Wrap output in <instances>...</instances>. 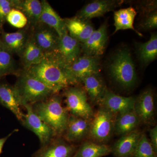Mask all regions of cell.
<instances>
[{
    "label": "cell",
    "mask_w": 157,
    "mask_h": 157,
    "mask_svg": "<svg viewBox=\"0 0 157 157\" xmlns=\"http://www.w3.org/2000/svg\"><path fill=\"white\" fill-rule=\"evenodd\" d=\"M134 110L140 122L151 123L155 116V102L152 90H144L135 100Z\"/></svg>",
    "instance_id": "2e32d148"
},
{
    "label": "cell",
    "mask_w": 157,
    "mask_h": 157,
    "mask_svg": "<svg viewBox=\"0 0 157 157\" xmlns=\"http://www.w3.org/2000/svg\"><path fill=\"white\" fill-rule=\"evenodd\" d=\"M108 38L107 24L105 23L94 31L86 42L81 43L82 53L88 56L100 58L105 51Z\"/></svg>",
    "instance_id": "9c48e42d"
},
{
    "label": "cell",
    "mask_w": 157,
    "mask_h": 157,
    "mask_svg": "<svg viewBox=\"0 0 157 157\" xmlns=\"http://www.w3.org/2000/svg\"><path fill=\"white\" fill-rule=\"evenodd\" d=\"M137 9L142 17L157 11V1H144L137 6Z\"/></svg>",
    "instance_id": "836d02e7"
},
{
    "label": "cell",
    "mask_w": 157,
    "mask_h": 157,
    "mask_svg": "<svg viewBox=\"0 0 157 157\" xmlns=\"http://www.w3.org/2000/svg\"><path fill=\"white\" fill-rule=\"evenodd\" d=\"M108 69L111 78L124 88L132 87L137 82L135 64L128 48H121L114 54Z\"/></svg>",
    "instance_id": "3957f363"
},
{
    "label": "cell",
    "mask_w": 157,
    "mask_h": 157,
    "mask_svg": "<svg viewBox=\"0 0 157 157\" xmlns=\"http://www.w3.org/2000/svg\"><path fill=\"white\" fill-rule=\"evenodd\" d=\"M0 104L11 111L17 119L22 122L24 113L21 107V100L14 86L0 80Z\"/></svg>",
    "instance_id": "30bf717a"
},
{
    "label": "cell",
    "mask_w": 157,
    "mask_h": 157,
    "mask_svg": "<svg viewBox=\"0 0 157 157\" xmlns=\"http://www.w3.org/2000/svg\"><path fill=\"white\" fill-rule=\"evenodd\" d=\"M135 100L133 97H123L107 90L99 104L115 115L134 109Z\"/></svg>",
    "instance_id": "4fadbf2b"
},
{
    "label": "cell",
    "mask_w": 157,
    "mask_h": 157,
    "mask_svg": "<svg viewBox=\"0 0 157 157\" xmlns=\"http://www.w3.org/2000/svg\"><path fill=\"white\" fill-rule=\"evenodd\" d=\"M141 135V132L136 130L122 136L112 147L114 157H132Z\"/></svg>",
    "instance_id": "d6986e66"
},
{
    "label": "cell",
    "mask_w": 157,
    "mask_h": 157,
    "mask_svg": "<svg viewBox=\"0 0 157 157\" xmlns=\"http://www.w3.org/2000/svg\"><path fill=\"white\" fill-rule=\"evenodd\" d=\"M16 76L17 81L14 86L21 100L22 106L24 104L33 105L45 101L56 94L42 82L23 70H19Z\"/></svg>",
    "instance_id": "277c9868"
},
{
    "label": "cell",
    "mask_w": 157,
    "mask_h": 157,
    "mask_svg": "<svg viewBox=\"0 0 157 157\" xmlns=\"http://www.w3.org/2000/svg\"><path fill=\"white\" fill-rule=\"evenodd\" d=\"M150 143L153 147L155 152H157V126L150 130Z\"/></svg>",
    "instance_id": "e575fe53"
},
{
    "label": "cell",
    "mask_w": 157,
    "mask_h": 157,
    "mask_svg": "<svg viewBox=\"0 0 157 157\" xmlns=\"http://www.w3.org/2000/svg\"><path fill=\"white\" fill-rule=\"evenodd\" d=\"M41 2L42 10L40 22L53 29L58 34L60 38H61L68 33L64 19L60 17L47 1L43 0Z\"/></svg>",
    "instance_id": "44dd1931"
},
{
    "label": "cell",
    "mask_w": 157,
    "mask_h": 157,
    "mask_svg": "<svg viewBox=\"0 0 157 157\" xmlns=\"http://www.w3.org/2000/svg\"><path fill=\"white\" fill-rule=\"evenodd\" d=\"M137 54L140 63L144 66L148 65L156 59L157 56V35L156 33L151 34L148 41L138 43Z\"/></svg>",
    "instance_id": "83f0119b"
},
{
    "label": "cell",
    "mask_w": 157,
    "mask_h": 157,
    "mask_svg": "<svg viewBox=\"0 0 157 157\" xmlns=\"http://www.w3.org/2000/svg\"><path fill=\"white\" fill-rule=\"evenodd\" d=\"M17 70L13 54L0 41V80L9 75L16 76Z\"/></svg>",
    "instance_id": "f1b7e54d"
},
{
    "label": "cell",
    "mask_w": 157,
    "mask_h": 157,
    "mask_svg": "<svg viewBox=\"0 0 157 157\" xmlns=\"http://www.w3.org/2000/svg\"><path fill=\"white\" fill-rule=\"evenodd\" d=\"M15 8V0H0V33L4 31V26L8 14Z\"/></svg>",
    "instance_id": "1f68e13d"
},
{
    "label": "cell",
    "mask_w": 157,
    "mask_h": 157,
    "mask_svg": "<svg viewBox=\"0 0 157 157\" xmlns=\"http://www.w3.org/2000/svg\"><path fill=\"white\" fill-rule=\"evenodd\" d=\"M112 153V147L105 144L86 141L77 149L73 157H103Z\"/></svg>",
    "instance_id": "4316f807"
},
{
    "label": "cell",
    "mask_w": 157,
    "mask_h": 157,
    "mask_svg": "<svg viewBox=\"0 0 157 157\" xmlns=\"http://www.w3.org/2000/svg\"><path fill=\"white\" fill-rule=\"evenodd\" d=\"M136 14V10L132 7L114 11V25L115 30L113 34L122 30L131 29L135 31L139 36H142V34L136 30L134 27V20Z\"/></svg>",
    "instance_id": "484cf974"
},
{
    "label": "cell",
    "mask_w": 157,
    "mask_h": 157,
    "mask_svg": "<svg viewBox=\"0 0 157 157\" xmlns=\"http://www.w3.org/2000/svg\"><path fill=\"white\" fill-rule=\"evenodd\" d=\"M140 122L134 109L117 114L115 118L114 132L123 136L136 130Z\"/></svg>",
    "instance_id": "d4e9b609"
},
{
    "label": "cell",
    "mask_w": 157,
    "mask_h": 157,
    "mask_svg": "<svg viewBox=\"0 0 157 157\" xmlns=\"http://www.w3.org/2000/svg\"><path fill=\"white\" fill-rule=\"evenodd\" d=\"M90 122L83 118L70 115L64 133L65 139L70 142L83 139L88 135Z\"/></svg>",
    "instance_id": "ac0fdd59"
},
{
    "label": "cell",
    "mask_w": 157,
    "mask_h": 157,
    "mask_svg": "<svg viewBox=\"0 0 157 157\" xmlns=\"http://www.w3.org/2000/svg\"><path fill=\"white\" fill-rule=\"evenodd\" d=\"M139 29L143 31L150 30L157 27V11L151 14L144 16L138 25Z\"/></svg>",
    "instance_id": "d6a6232c"
},
{
    "label": "cell",
    "mask_w": 157,
    "mask_h": 157,
    "mask_svg": "<svg viewBox=\"0 0 157 157\" xmlns=\"http://www.w3.org/2000/svg\"><path fill=\"white\" fill-rule=\"evenodd\" d=\"M70 66L54 51L44 53L39 63L24 71L42 82L56 94L79 83L70 72Z\"/></svg>",
    "instance_id": "6da1fadb"
},
{
    "label": "cell",
    "mask_w": 157,
    "mask_h": 157,
    "mask_svg": "<svg viewBox=\"0 0 157 157\" xmlns=\"http://www.w3.org/2000/svg\"><path fill=\"white\" fill-rule=\"evenodd\" d=\"M82 82L92 104H99L107 90L100 73L85 77Z\"/></svg>",
    "instance_id": "7402d4cb"
},
{
    "label": "cell",
    "mask_w": 157,
    "mask_h": 157,
    "mask_svg": "<svg viewBox=\"0 0 157 157\" xmlns=\"http://www.w3.org/2000/svg\"><path fill=\"white\" fill-rule=\"evenodd\" d=\"M115 120L114 114L101 107L94 113L88 135L94 142L105 143L110 139L114 132Z\"/></svg>",
    "instance_id": "5b68a950"
},
{
    "label": "cell",
    "mask_w": 157,
    "mask_h": 157,
    "mask_svg": "<svg viewBox=\"0 0 157 157\" xmlns=\"http://www.w3.org/2000/svg\"><path fill=\"white\" fill-rule=\"evenodd\" d=\"M121 2L113 0L93 1L79 10L75 16L82 20L89 21L92 18L102 17L107 12L113 11Z\"/></svg>",
    "instance_id": "9a60e30c"
},
{
    "label": "cell",
    "mask_w": 157,
    "mask_h": 157,
    "mask_svg": "<svg viewBox=\"0 0 157 157\" xmlns=\"http://www.w3.org/2000/svg\"><path fill=\"white\" fill-rule=\"evenodd\" d=\"M25 15L30 27L40 22L42 10L41 2L38 0H15V8Z\"/></svg>",
    "instance_id": "603a6c76"
},
{
    "label": "cell",
    "mask_w": 157,
    "mask_h": 157,
    "mask_svg": "<svg viewBox=\"0 0 157 157\" xmlns=\"http://www.w3.org/2000/svg\"><path fill=\"white\" fill-rule=\"evenodd\" d=\"M100 69L99 58L84 54L78 57L70 66V72L78 83L88 76L100 73Z\"/></svg>",
    "instance_id": "7c38bea8"
},
{
    "label": "cell",
    "mask_w": 157,
    "mask_h": 157,
    "mask_svg": "<svg viewBox=\"0 0 157 157\" xmlns=\"http://www.w3.org/2000/svg\"><path fill=\"white\" fill-rule=\"evenodd\" d=\"M64 96L66 108L71 115L91 121L94 113L88 102L84 89L77 86H70L65 89Z\"/></svg>",
    "instance_id": "8992f818"
},
{
    "label": "cell",
    "mask_w": 157,
    "mask_h": 157,
    "mask_svg": "<svg viewBox=\"0 0 157 157\" xmlns=\"http://www.w3.org/2000/svg\"><path fill=\"white\" fill-rule=\"evenodd\" d=\"M64 20L68 33L81 43L86 42L95 30L90 21L82 20L76 16Z\"/></svg>",
    "instance_id": "ffe728a7"
},
{
    "label": "cell",
    "mask_w": 157,
    "mask_h": 157,
    "mask_svg": "<svg viewBox=\"0 0 157 157\" xmlns=\"http://www.w3.org/2000/svg\"><path fill=\"white\" fill-rule=\"evenodd\" d=\"M55 51L70 65L81 55V43L67 33L60 38L58 46Z\"/></svg>",
    "instance_id": "e0dca14e"
},
{
    "label": "cell",
    "mask_w": 157,
    "mask_h": 157,
    "mask_svg": "<svg viewBox=\"0 0 157 157\" xmlns=\"http://www.w3.org/2000/svg\"><path fill=\"white\" fill-rule=\"evenodd\" d=\"M23 107L26 110V114L25 115L22 121L23 125L34 132L38 136L41 146H44L50 142L55 137H56L53 129L43 121L34 112L32 105L24 104Z\"/></svg>",
    "instance_id": "52a82bcc"
},
{
    "label": "cell",
    "mask_w": 157,
    "mask_h": 157,
    "mask_svg": "<svg viewBox=\"0 0 157 157\" xmlns=\"http://www.w3.org/2000/svg\"><path fill=\"white\" fill-rule=\"evenodd\" d=\"M76 150V147L56 136L41 146L34 153L33 157H73Z\"/></svg>",
    "instance_id": "8fae6325"
},
{
    "label": "cell",
    "mask_w": 157,
    "mask_h": 157,
    "mask_svg": "<svg viewBox=\"0 0 157 157\" xmlns=\"http://www.w3.org/2000/svg\"><path fill=\"white\" fill-rule=\"evenodd\" d=\"M34 112L51 127L57 136L64 134L70 115L62 104V98L55 94L45 101L32 105Z\"/></svg>",
    "instance_id": "7a4b0ae2"
},
{
    "label": "cell",
    "mask_w": 157,
    "mask_h": 157,
    "mask_svg": "<svg viewBox=\"0 0 157 157\" xmlns=\"http://www.w3.org/2000/svg\"><path fill=\"white\" fill-rule=\"evenodd\" d=\"M6 21L16 28H24L28 25V20L22 12L16 9H12L6 18Z\"/></svg>",
    "instance_id": "4dcf8cb0"
},
{
    "label": "cell",
    "mask_w": 157,
    "mask_h": 157,
    "mask_svg": "<svg viewBox=\"0 0 157 157\" xmlns=\"http://www.w3.org/2000/svg\"><path fill=\"white\" fill-rule=\"evenodd\" d=\"M31 33L37 45L44 53L55 51L57 48L60 37L53 29L40 22L31 27Z\"/></svg>",
    "instance_id": "ba28073f"
},
{
    "label": "cell",
    "mask_w": 157,
    "mask_h": 157,
    "mask_svg": "<svg viewBox=\"0 0 157 157\" xmlns=\"http://www.w3.org/2000/svg\"><path fill=\"white\" fill-rule=\"evenodd\" d=\"M44 55V52L35 42L31 33V29L30 35L19 56L22 66V70H27L33 65L39 63Z\"/></svg>",
    "instance_id": "cb8c5ba5"
},
{
    "label": "cell",
    "mask_w": 157,
    "mask_h": 157,
    "mask_svg": "<svg viewBox=\"0 0 157 157\" xmlns=\"http://www.w3.org/2000/svg\"><path fill=\"white\" fill-rule=\"evenodd\" d=\"M31 33V27L20 29L14 33H6L5 31L0 33V41L7 49L14 54L20 56L27 42Z\"/></svg>",
    "instance_id": "5bb4252c"
},
{
    "label": "cell",
    "mask_w": 157,
    "mask_h": 157,
    "mask_svg": "<svg viewBox=\"0 0 157 157\" xmlns=\"http://www.w3.org/2000/svg\"><path fill=\"white\" fill-rule=\"evenodd\" d=\"M132 157H157V153L144 133L141 134Z\"/></svg>",
    "instance_id": "f546056e"
},
{
    "label": "cell",
    "mask_w": 157,
    "mask_h": 157,
    "mask_svg": "<svg viewBox=\"0 0 157 157\" xmlns=\"http://www.w3.org/2000/svg\"><path fill=\"white\" fill-rule=\"evenodd\" d=\"M17 131H18V130H14L13 132H11L10 134H9V135L6 136V137L0 138V155L2 153L3 147L5 145V144L6 143V141L9 139V137H11L14 132H17Z\"/></svg>",
    "instance_id": "d590c367"
}]
</instances>
